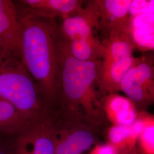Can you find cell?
<instances>
[{
	"mask_svg": "<svg viewBox=\"0 0 154 154\" xmlns=\"http://www.w3.org/2000/svg\"><path fill=\"white\" fill-rule=\"evenodd\" d=\"M18 17L22 28L21 61L41 88L48 110L53 111L60 92L59 26L55 18L25 8Z\"/></svg>",
	"mask_w": 154,
	"mask_h": 154,
	"instance_id": "6da1fadb",
	"label": "cell"
},
{
	"mask_svg": "<svg viewBox=\"0 0 154 154\" xmlns=\"http://www.w3.org/2000/svg\"><path fill=\"white\" fill-rule=\"evenodd\" d=\"M60 92L53 111L77 116L102 130L107 121L103 108L108 94L99 81L101 61H81L72 56L61 37Z\"/></svg>",
	"mask_w": 154,
	"mask_h": 154,
	"instance_id": "7a4b0ae2",
	"label": "cell"
},
{
	"mask_svg": "<svg viewBox=\"0 0 154 154\" xmlns=\"http://www.w3.org/2000/svg\"><path fill=\"white\" fill-rule=\"evenodd\" d=\"M0 99L27 121L50 111L41 88L21 61L5 53L0 54Z\"/></svg>",
	"mask_w": 154,
	"mask_h": 154,
	"instance_id": "3957f363",
	"label": "cell"
},
{
	"mask_svg": "<svg viewBox=\"0 0 154 154\" xmlns=\"http://www.w3.org/2000/svg\"><path fill=\"white\" fill-rule=\"evenodd\" d=\"M54 122V154H82L96 143L99 128L65 112H51Z\"/></svg>",
	"mask_w": 154,
	"mask_h": 154,
	"instance_id": "277c9868",
	"label": "cell"
},
{
	"mask_svg": "<svg viewBox=\"0 0 154 154\" xmlns=\"http://www.w3.org/2000/svg\"><path fill=\"white\" fill-rule=\"evenodd\" d=\"M12 154H54V122L51 112L28 121L12 140Z\"/></svg>",
	"mask_w": 154,
	"mask_h": 154,
	"instance_id": "5b68a950",
	"label": "cell"
},
{
	"mask_svg": "<svg viewBox=\"0 0 154 154\" xmlns=\"http://www.w3.org/2000/svg\"><path fill=\"white\" fill-rule=\"evenodd\" d=\"M98 18L97 1H88L75 14L62 20L59 26L61 38L69 43L95 35V30H98Z\"/></svg>",
	"mask_w": 154,
	"mask_h": 154,
	"instance_id": "8992f818",
	"label": "cell"
},
{
	"mask_svg": "<svg viewBox=\"0 0 154 154\" xmlns=\"http://www.w3.org/2000/svg\"><path fill=\"white\" fill-rule=\"evenodd\" d=\"M22 28L18 13L11 0H0V45L7 55L21 61Z\"/></svg>",
	"mask_w": 154,
	"mask_h": 154,
	"instance_id": "52a82bcc",
	"label": "cell"
},
{
	"mask_svg": "<svg viewBox=\"0 0 154 154\" xmlns=\"http://www.w3.org/2000/svg\"><path fill=\"white\" fill-rule=\"evenodd\" d=\"M98 30L106 35L112 32L130 34L131 0H98Z\"/></svg>",
	"mask_w": 154,
	"mask_h": 154,
	"instance_id": "ba28073f",
	"label": "cell"
},
{
	"mask_svg": "<svg viewBox=\"0 0 154 154\" xmlns=\"http://www.w3.org/2000/svg\"><path fill=\"white\" fill-rule=\"evenodd\" d=\"M25 9L41 16L64 20L77 13L82 8L81 0H23L19 1Z\"/></svg>",
	"mask_w": 154,
	"mask_h": 154,
	"instance_id": "9c48e42d",
	"label": "cell"
},
{
	"mask_svg": "<svg viewBox=\"0 0 154 154\" xmlns=\"http://www.w3.org/2000/svg\"><path fill=\"white\" fill-rule=\"evenodd\" d=\"M103 108L111 125H131L138 118L139 111L132 101L118 93L108 94L103 100Z\"/></svg>",
	"mask_w": 154,
	"mask_h": 154,
	"instance_id": "30bf717a",
	"label": "cell"
},
{
	"mask_svg": "<svg viewBox=\"0 0 154 154\" xmlns=\"http://www.w3.org/2000/svg\"><path fill=\"white\" fill-rule=\"evenodd\" d=\"M144 111H139L137 119L128 126L111 125L105 128L107 143L118 151L135 147L138 136L144 125Z\"/></svg>",
	"mask_w": 154,
	"mask_h": 154,
	"instance_id": "8fae6325",
	"label": "cell"
},
{
	"mask_svg": "<svg viewBox=\"0 0 154 154\" xmlns=\"http://www.w3.org/2000/svg\"><path fill=\"white\" fill-rule=\"evenodd\" d=\"M137 60V57L131 55L120 61L100 62L99 81L107 93H118L120 91L123 78Z\"/></svg>",
	"mask_w": 154,
	"mask_h": 154,
	"instance_id": "7c38bea8",
	"label": "cell"
},
{
	"mask_svg": "<svg viewBox=\"0 0 154 154\" xmlns=\"http://www.w3.org/2000/svg\"><path fill=\"white\" fill-rule=\"evenodd\" d=\"M101 42L105 50L102 62L120 61L130 57L137 48L130 34L125 32H112Z\"/></svg>",
	"mask_w": 154,
	"mask_h": 154,
	"instance_id": "4fadbf2b",
	"label": "cell"
},
{
	"mask_svg": "<svg viewBox=\"0 0 154 154\" xmlns=\"http://www.w3.org/2000/svg\"><path fill=\"white\" fill-rule=\"evenodd\" d=\"M120 91L126 95V97L132 101L139 111H146L154 103V94L146 90L135 79L132 66L122 80Z\"/></svg>",
	"mask_w": 154,
	"mask_h": 154,
	"instance_id": "5bb4252c",
	"label": "cell"
},
{
	"mask_svg": "<svg viewBox=\"0 0 154 154\" xmlns=\"http://www.w3.org/2000/svg\"><path fill=\"white\" fill-rule=\"evenodd\" d=\"M65 42L70 54L79 61H101L105 54L104 46L95 34L83 40Z\"/></svg>",
	"mask_w": 154,
	"mask_h": 154,
	"instance_id": "9a60e30c",
	"label": "cell"
},
{
	"mask_svg": "<svg viewBox=\"0 0 154 154\" xmlns=\"http://www.w3.org/2000/svg\"><path fill=\"white\" fill-rule=\"evenodd\" d=\"M27 122L13 106L0 99V139H12Z\"/></svg>",
	"mask_w": 154,
	"mask_h": 154,
	"instance_id": "2e32d148",
	"label": "cell"
},
{
	"mask_svg": "<svg viewBox=\"0 0 154 154\" xmlns=\"http://www.w3.org/2000/svg\"><path fill=\"white\" fill-rule=\"evenodd\" d=\"M154 68L153 55L138 57L137 62L132 66L135 79L152 94H154Z\"/></svg>",
	"mask_w": 154,
	"mask_h": 154,
	"instance_id": "e0dca14e",
	"label": "cell"
},
{
	"mask_svg": "<svg viewBox=\"0 0 154 154\" xmlns=\"http://www.w3.org/2000/svg\"><path fill=\"white\" fill-rule=\"evenodd\" d=\"M138 154H154V116L144 112V125L136 143Z\"/></svg>",
	"mask_w": 154,
	"mask_h": 154,
	"instance_id": "ac0fdd59",
	"label": "cell"
},
{
	"mask_svg": "<svg viewBox=\"0 0 154 154\" xmlns=\"http://www.w3.org/2000/svg\"><path fill=\"white\" fill-rule=\"evenodd\" d=\"M89 154H118V151L108 143L96 144Z\"/></svg>",
	"mask_w": 154,
	"mask_h": 154,
	"instance_id": "d6986e66",
	"label": "cell"
},
{
	"mask_svg": "<svg viewBox=\"0 0 154 154\" xmlns=\"http://www.w3.org/2000/svg\"><path fill=\"white\" fill-rule=\"evenodd\" d=\"M12 140L0 139V154H12Z\"/></svg>",
	"mask_w": 154,
	"mask_h": 154,
	"instance_id": "ffe728a7",
	"label": "cell"
},
{
	"mask_svg": "<svg viewBox=\"0 0 154 154\" xmlns=\"http://www.w3.org/2000/svg\"><path fill=\"white\" fill-rule=\"evenodd\" d=\"M118 154H138V153L135 147L131 149H126L118 151Z\"/></svg>",
	"mask_w": 154,
	"mask_h": 154,
	"instance_id": "44dd1931",
	"label": "cell"
},
{
	"mask_svg": "<svg viewBox=\"0 0 154 154\" xmlns=\"http://www.w3.org/2000/svg\"><path fill=\"white\" fill-rule=\"evenodd\" d=\"M3 53H4V50L2 49V47H1V46L0 45V54Z\"/></svg>",
	"mask_w": 154,
	"mask_h": 154,
	"instance_id": "7402d4cb",
	"label": "cell"
}]
</instances>
